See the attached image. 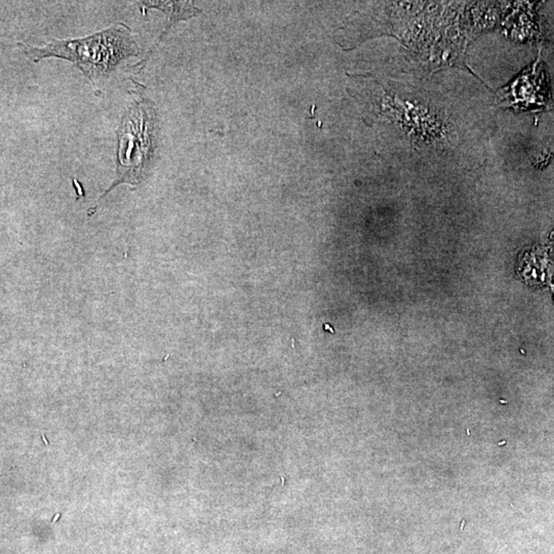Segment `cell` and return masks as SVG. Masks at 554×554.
<instances>
[{"label": "cell", "instance_id": "1", "mask_svg": "<svg viewBox=\"0 0 554 554\" xmlns=\"http://www.w3.org/2000/svg\"><path fill=\"white\" fill-rule=\"evenodd\" d=\"M17 45L35 63L49 56L72 62L91 82L108 75L122 60L140 52L130 28L124 23L110 26L81 39H53L43 46L22 42H17Z\"/></svg>", "mask_w": 554, "mask_h": 554}, {"label": "cell", "instance_id": "2", "mask_svg": "<svg viewBox=\"0 0 554 554\" xmlns=\"http://www.w3.org/2000/svg\"><path fill=\"white\" fill-rule=\"evenodd\" d=\"M156 117L153 105L136 90L118 129L116 178L98 203L119 184L136 186L143 180L154 152Z\"/></svg>", "mask_w": 554, "mask_h": 554}, {"label": "cell", "instance_id": "3", "mask_svg": "<svg viewBox=\"0 0 554 554\" xmlns=\"http://www.w3.org/2000/svg\"><path fill=\"white\" fill-rule=\"evenodd\" d=\"M139 6L143 14H145L149 8H158L169 14V24L165 31L162 33L161 37L167 32V30L173 26L177 21L181 18H188L195 14L197 10L191 2H163V1H143L139 2Z\"/></svg>", "mask_w": 554, "mask_h": 554}]
</instances>
